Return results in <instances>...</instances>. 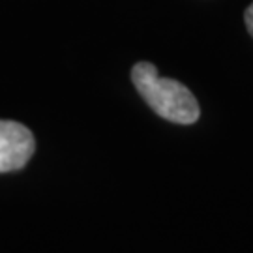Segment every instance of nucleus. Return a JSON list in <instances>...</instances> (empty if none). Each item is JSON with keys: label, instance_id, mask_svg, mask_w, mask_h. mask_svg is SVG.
Returning a JSON list of instances; mask_svg holds the SVG:
<instances>
[{"label": "nucleus", "instance_id": "nucleus-2", "mask_svg": "<svg viewBox=\"0 0 253 253\" xmlns=\"http://www.w3.org/2000/svg\"><path fill=\"white\" fill-rule=\"evenodd\" d=\"M34 148L36 141L28 127L13 120H0V172L23 169Z\"/></svg>", "mask_w": 253, "mask_h": 253}, {"label": "nucleus", "instance_id": "nucleus-1", "mask_svg": "<svg viewBox=\"0 0 253 253\" xmlns=\"http://www.w3.org/2000/svg\"><path fill=\"white\" fill-rule=\"evenodd\" d=\"M131 81L141 98L156 115L174 124H193L201 115L199 103L188 86L174 79H163L150 62H137Z\"/></svg>", "mask_w": 253, "mask_h": 253}, {"label": "nucleus", "instance_id": "nucleus-3", "mask_svg": "<svg viewBox=\"0 0 253 253\" xmlns=\"http://www.w3.org/2000/svg\"><path fill=\"white\" fill-rule=\"evenodd\" d=\"M244 21H246V27H248V30H250V34L253 36V4L248 9H246Z\"/></svg>", "mask_w": 253, "mask_h": 253}]
</instances>
